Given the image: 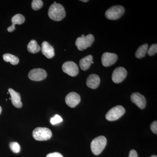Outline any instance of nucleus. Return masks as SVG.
Returning a JSON list of instances; mask_svg holds the SVG:
<instances>
[{
	"instance_id": "f257e3e1",
	"label": "nucleus",
	"mask_w": 157,
	"mask_h": 157,
	"mask_svg": "<svg viewBox=\"0 0 157 157\" xmlns=\"http://www.w3.org/2000/svg\"><path fill=\"white\" fill-rule=\"evenodd\" d=\"M48 15L52 20L59 21L64 18L66 16V11L63 6L55 2L49 7Z\"/></svg>"
},
{
	"instance_id": "f03ea898",
	"label": "nucleus",
	"mask_w": 157,
	"mask_h": 157,
	"mask_svg": "<svg viewBox=\"0 0 157 157\" xmlns=\"http://www.w3.org/2000/svg\"><path fill=\"white\" fill-rule=\"evenodd\" d=\"M107 138L104 136L96 137L91 143V149L94 155H98L102 152L107 144Z\"/></svg>"
},
{
	"instance_id": "7ed1b4c3",
	"label": "nucleus",
	"mask_w": 157,
	"mask_h": 157,
	"mask_svg": "<svg viewBox=\"0 0 157 157\" xmlns=\"http://www.w3.org/2000/svg\"><path fill=\"white\" fill-rule=\"evenodd\" d=\"M94 41V37L92 34H88L86 36L82 35L76 39L75 45L79 51H83L90 47Z\"/></svg>"
},
{
	"instance_id": "20e7f679",
	"label": "nucleus",
	"mask_w": 157,
	"mask_h": 157,
	"mask_svg": "<svg viewBox=\"0 0 157 157\" xmlns=\"http://www.w3.org/2000/svg\"><path fill=\"white\" fill-rule=\"evenodd\" d=\"M33 136L35 140L44 141L50 139L52 136V133L48 128L38 127L34 129Z\"/></svg>"
},
{
	"instance_id": "39448f33",
	"label": "nucleus",
	"mask_w": 157,
	"mask_h": 157,
	"mask_svg": "<svg viewBox=\"0 0 157 157\" xmlns=\"http://www.w3.org/2000/svg\"><path fill=\"white\" fill-rule=\"evenodd\" d=\"M124 11V8L122 6H113L106 11L105 17L107 19L115 20L120 18L123 15Z\"/></svg>"
},
{
	"instance_id": "423d86ee",
	"label": "nucleus",
	"mask_w": 157,
	"mask_h": 157,
	"mask_svg": "<svg viewBox=\"0 0 157 157\" xmlns=\"http://www.w3.org/2000/svg\"><path fill=\"white\" fill-rule=\"evenodd\" d=\"M125 112L124 108L122 106L118 105L109 109L106 115V118L109 121H114L120 118Z\"/></svg>"
},
{
	"instance_id": "0eeeda50",
	"label": "nucleus",
	"mask_w": 157,
	"mask_h": 157,
	"mask_svg": "<svg viewBox=\"0 0 157 157\" xmlns=\"http://www.w3.org/2000/svg\"><path fill=\"white\" fill-rule=\"evenodd\" d=\"M62 70L65 73L71 76H76L78 73V66L73 61H67L64 63L62 66Z\"/></svg>"
},
{
	"instance_id": "6e6552de",
	"label": "nucleus",
	"mask_w": 157,
	"mask_h": 157,
	"mask_svg": "<svg viewBox=\"0 0 157 157\" xmlns=\"http://www.w3.org/2000/svg\"><path fill=\"white\" fill-rule=\"evenodd\" d=\"M46 71L41 68L31 70L29 73V78L33 81H39L43 80L47 77Z\"/></svg>"
},
{
	"instance_id": "1a4fd4ad",
	"label": "nucleus",
	"mask_w": 157,
	"mask_h": 157,
	"mask_svg": "<svg viewBox=\"0 0 157 157\" xmlns=\"http://www.w3.org/2000/svg\"><path fill=\"white\" fill-rule=\"evenodd\" d=\"M127 76V71L125 68L122 67H119L113 70L112 73L113 81L116 83L122 82Z\"/></svg>"
},
{
	"instance_id": "9d476101",
	"label": "nucleus",
	"mask_w": 157,
	"mask_h": 157,
	"mask_svg": "<svg viewBox=\"0 0 157 157\" xmlns=\"http://www.w3.org/2000/svg\"><path fill=\"white\" fill-rule=\"evenodd\" d=\"M117 59V55L115 53L105 52L102 55L101 62L104 67H108L115 63Z\"/></svg>"
},
{
	"instance_id": "9b49d317",
	"label": "nucleus",
	"mask_w": 157,
	"mask_h": 157,
	"mask_svg": "<svg viewBox=\"0 0 157 157\" xmlns=\"http://www.w3.org/2000/svg\"><path fill=\"white\" fill-rule=\"evenodd\" d=\"M81 101L80 96L76 93L72 92L69 93L65 98L66 104L72 108L77 106Z\"/></svg>"
},
{
	"instance_id": "f8f14e48",
	"label": "nucleus",
	"mask_w": 157,
	"mask_h": 157,
	"mask_svg": "<svg viewBox=\"0 0 157 157\" xmlns=\"http://www.w3.org/2000/svg\"><path fill=\"white\" fill-rule=\"evenodd\" d=\"M131 99L132 102L136 104L140 109H144L146 107V99L144 96L140 93L138 92L133 93L131 95Z\"/></svg>"
},
{
	"instance_id": "ddd939ff",
	"label": "nucleus",
	"mask_w": 157,
	"mask_h": 157,
	"mask_svg": "<svg viewBox=\"0 0 157 157\" xmlns=\"http://www.w3.org/2000/svg\"><path fill=\"white\" fill-rule=\"evenodd\" d=\"M9 92L11 95V100L13 105L16 108H21L22 106V104L21 101V97L19 93L17 92L11 88L9 89Z\"/></svg>"
},
{
	"instance_id": "4468645a",
	"label": "nucleus",
	"mask_w": 157,
	"mask_h": 157,
	"mask_svg": "<svg viewBox=\"0 0 157 157\" xmlns=\"http://www.w3.org/2000/svg\"><path fill=\"white\" fill-rule=\"evenodd\" d=\"M42 53L48 59H51L55 56L54 49L51 45L46 41H44L42 44Z\"/></svg>"
},
{
	"instance_id": "2eb2a0df",
	"label": "nucleus",
	"mask_w": 157,
	"mask_h": 157,
	"mask_svg": "<svg viewBox=\"0 0 157 157\" xmlns=\"http://www.w3.org/2000/svg\"><path fill=\"white\" fill-rule=\"evenodd\" d=\"M100 78L98 75L93 74L89 75L86 80V85L88 87L95 89L99 86L100 83Z\"/></svg>"
},
{
	"instance_id": "dca6fc26",
	"label": "nucleus",
	"mask_w": 157,
	"mask_h": 157,
	"mask_svg": "<svg viewBox=\"0 0 157 157\" xmlns=\"http://www.w3.org/2000/svg\"><path fill=\"white\" fill-rule=\"evenodd\" d=\"M25 21V18L22 14H18L14 15L11 18L12 25L9 27L7 30L9 32L11 33L15 29V25L22 24Z\"/></svg>"
},
{
	"instance_id": "f3484780",
	"label": "nucleus",
	"mask_w": 157,
	"mask_h": 157,
	"mask_svg": "<svg viewBox=\"0 0 157 157\" xmlns=\"http://www.w3.org/2000/svg\"><path fill=\"white\" fill-rule=\"evenodd\" d=\"M93 57L91 55L82 59L79 62V67L81 70L83 71L88 70L91 65V62L93 61Z\"/></svg>"
},
{
	"instance_id": "a211bd4d",
	"label": "nucleus",
	"mask_w": 157,
	"mask_h": 157,
	"mask_svg": "<svg viewBox=\"0 0 157 157\" xmlns=\"http://www.w3.org/2000/svg\"><path fill=\"white\" fill-rule=\"evenodd\" d=\"M27 49L30 53L35 54L40 51L41 47L38 45L36 40H32L27 45Z\"/></svg>"
},
{
	"instance_id": "6ab92c4d",
	"label": "nucleus",
	"mask_w": 157,
	"mask_h": 157,
	"mask_svg": "<svg viewBox=\"0 0 157 157\" xmlns=\"http://www.w3.org/2000/svg\"><path fill=\"white\" fill-rule=\"evenodd\" d=\"M147 49H148V45L147 43H145L143 45H141L137 48L135 54V56L137 58H142L146 55Z\"/></svg>"
},
{
	"instance_id": "aec40b11",
	"label": "nucleus",
	"mask_w": 157,
	"mask_h": 157,
	"mask_svg": "<svg viewBox=\"0 0 157 157\" xmlns=\"http://www.w3.org/2000/svg\"><path fill=\"white\" fill-rule=\"evenodd\" d=\"M3 59L6 62H10L13 65H17L19 63V59L17 57L9 53L3 55Z\"/></svg>"
},
{
	"instance_id": "412c9836",
	"label": "nucleus",
	"mask_w": 157,
	"mask_h": 157,
	"mask_svg": "<svg viewBox=\"0 0 157 157\" xmlns=\"http://www.w3.org/2000/svg\"><path fill=\"white\" fill-rule=\"evenodd\" d=\"M43 5V2L41 0H33L32 1V8L35 11H37L41 9Z\"/></svg>"
},
{
	"instance_id": "4be33fe9",
	"label": "nucleus",
	"mask_w": 157,
	"mask_h": 157,
	"mask_svg": "<svg viewBox=\"0 0 157 157\" xmlns=\"http://www.w3.org/2000/svg\"><path fill=\"white\" fill-rule=\"evenodd\" d=\"M10 147L11 150L15 153H17L20 151V146L17 142H11L10 144Z\"/></svg>"
},
{
	"instance_id": "5701e85b",
	"label": "nucleus",
	"mask_w": 157,
	"mask_h": 157,
	"mask_svg": "<svg viewBox=\"0 0 157 157\" xmlns=\"http://www.w3.org/2000/svg\"><path fill=\"white\" fill-rule=\"evenodd\" d=\"M157 52V44H152L147 51V54L149 56H152L155 54Z\"/></svg>"
},
{
	"instance_id": "b1692460",
	"label": "nucleus",
	"mask_w": 157,
	"mask_h": 157,
	"mask_svg": "<svg viewBox=\"0 0 157 157\" xmlns=\"http://www.w3.org/2000/svg\"><path fill=\"white\" fill-rule=\"evenodd\" d=\"M62 121H63V119L58 114H56L54 117L52 118L50 120L51 123L52 125L56 124L59 123Z\"/></svg>"
},
{
	"instance_id": "393cba45",
	"label": "nucleus",
	"mask_w": 157,
	"mask_h": 157,
	"mask_svg": "<svg viewBox=\"0 0 157 157\" xmlns=\"http://www.w3.org/2000/svg\"><path fill=\"white\" fill-rule=\"evenodd\" d=\"M151 129L152 132L155 134H157V121H155L151 125Z\"/></svg>"
},
{
	"instance_id": "a878e982",
	"label": "nucleus",
	"mask_w": 157,
	"mask_h": 157,
	"mask_svg": "<svg viewBox=\"0 0 157 157\" xmlns=\"http://www.w3.org/2000/svg\"><path fill=\"white\" fill-rule=\"evenodd\" d=\"M46 157H63L61 154L59 152L51 153L46 156Z\"/></svg>"
},
{
	"instance_id": "bb28decb",
	"label": "nucleus",
	"mask_w": 157,
	"mask_h": 157,
	"mask_svg": "<svg viewBox=\"0 0 157 157\" xmlns=\"http://www.w3.org/2000/svg\"><path fill=\"white\" fill-rule=\"evenodd\" d=\"M128 157H138L137 151L135 150L132 149L129 152Z\"/></svg>"
},
{
	"instance_id": "cd10ccee",
	"label": "nucleus",
	"mask_w": 157,
	"mask_h": 157,
	"mask_svg": "<svg viewBox=\"0 0 157 157\" xmlns=\"http://www.w3.org/2000/svg\"><path fill=\"white\" fill-rule=\"evenodd\" d=\"M81 1V2H88V0H85V1H83V0H82V1Z\"/></svg>"
},
{
	"instance_id": "c85d7f7f",
	"label": "nucleus",
	"mask_w": 157,
	"mask_h": 157,
	"mask_svg": "<svg viewBox=\"0 0 157 157\" xmlns=\"http://www.w3.org/2000/svg\"><path fill=\"white\" fill-rule=\"evenodd\" d=\"M2 112V108L1 107V106H0V114H1V113Z\"/></svg>"
},
{
	"instance_id": "c756f323",
	"label": "nucleus",
	"mask_w": 157,
	"mask_h": 157,
	"mask_svg": "<svg viewBox=\"0 0 157 157\" xmlns=\"http://www.w3.org/2000/svg\"><path fill=\"white\" fill-rule=\"evenodd\" d=\"M150 157H157L156 155H153L151 156Z\"/></svg>"
}]
</instances>
